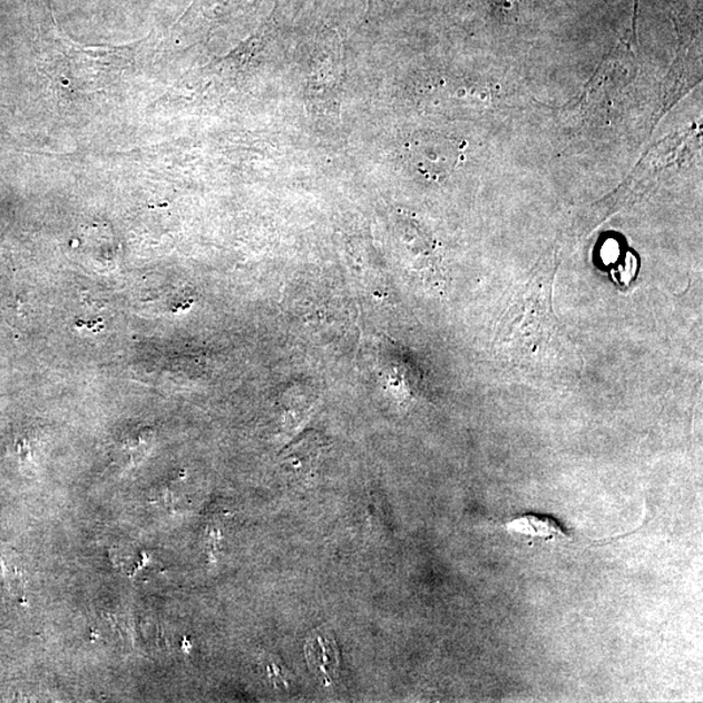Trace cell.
<instances>
[{"label": "cell", "instance_id": "6da1fadb", "mask_svg": "<svg viewBox=\"0 0 703 703\" xmlns=\"http://www.w3.org/2000/svg\"><path fill=\"white\" fill-rule=\"evenodd\" d=\"M556 265L538 267L520 299L509 307L498 332V345L514 362H533L556 338L563 340L553 309Z\"/></svg>", "mask_w": 703, "mask_h": 703}, {"label": "cell", "instance_id": "7a4b0ae2", "mask_svg": "<svg viewBox=\"0 0 703 703\" xmlns=\"http://www.w3.org/2000/svg\"><path fill=\"white\" fill-rule=\"evenodd\" d=\"M412 162L423 175L439 179L458 165L459 145L440 136H424L412 146Z\"/></svg>", "mask_w": 703, "mask_h": 703}, {"label": "cell", "instance_id": "3957f363", "mask_svg": "<svg viewBox=\"0 0 703 703\" xmlns=\"http://www.w3.org/2000/svg\"><path fill=\"white\" fill-rule=\"evenodd\" d=\"M505 528L509 533H515V535L543 538L545 540L568 537L562 525L548 516L524 515L508 521Z\"/></svg>", "mask_w": 703, "mask_h": 703}, {"label": "cell", "instance_id": "277c9868", "mask_svg": "<svg viewBox=\"0 0 703 703\" xmlns=\"http://www.w3.org/2000/svg\"><path fill=\"white\" fill-rule=\"evenodd\" d=\"M0 590L12 599H19L26 592L19 556L7 546H0Z\"/></svg>", "mask_w": 703, "mask_h": 703}, {"label": "cell", "instance_id": "5b68a950", "mask_svg": "<svg viewBox=\"0 0 703 703\" xmlns=\"http://www.w3.org/2000/svg\"><path fill=\"white\" fill-rule=\"evenodd\" d=\"M309 663L319 668L323 676H332L338 667V653L332 639L316 637L315 643L307 645Z\"/></svg>", "mask_w": 703, "mask_h": 703}, {"label": "cell", "instance_id": "8992f818", "mask_svg": "<svg viewBox=\"0 0 703 703\" xmlns=\"http://www.w3.org/2000/svg\"><path fill=\"white\" fill-rule=\"evenodd\" d=\"M496 2L501 7H511L515 0H496Z\"/></svg>", "mask_w": 703, "mask_h": 703}, {"label": "cell", "instance_id": "52a82bcc", "mask_svg": "<svg viewBox=\"0 0 703 703\" xmlns=\"http://www.w3.org/2000/svg\"><path fill=\"white\" fill-rule=\"evenodd\" d=\"M2 407H3V398L0 397V409H2Z\"/></svg>", "mask_w": 703, "mask_h": 703}]
</instances>
